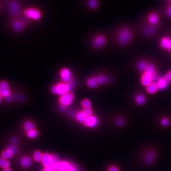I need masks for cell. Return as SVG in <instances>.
<instances>
[{
	"label": "cell",
	"instance_id": "cell-1",
	"mask_svg": "<svg viewBox=\"0 0 171 171\" xmlns=\"http://www.w3.org/2000/svg\"><path fill=\"white\" fill-rule=\"evenodd\" d=\"M75 85V82L74 81V80H72V81L68 83L62 82L53 86L51 88V91L54 95L61 96L67 93L71 92L74 88Z\"/></svg>",
	"mask_w": 171,
	"mask_h": 171
},
{
	"label": "cell",
	"instance_id": "cell-2",
	"mask_svg": "<svg viewBox=\"0 0 171 171\" xmlns=\"http://www.w3.org/2000/svg\"><path fill=\"white\" fill-rule=\"evenodd\" d=\"M132 38L133 33L129 29H122L118 34V42L121 45H127L131 42Z\"/></svg>",
	"mask_w": 171,
	"mask_h": 171
},
{
	"label": "cell",
	"instance_id": "cell-3",
	"mask_svg": "<svg viewBox=\"0 0 171 171\" xmlns=\"http://www.w3.org/2000/svg\"><path fill=\"white\" fill-rule=\"evenodd\" d=\"M7 8L8 13L12 17H17L21 12V4L18 0H9Z\"/></svg>",
	"mask_w": 171,
	"mask_h": 171
},
{
	"label": "cell",
	"instance_id": "cell-4",
	"mask_svg": "<svg viewBox=\"0 0 171 171\" xmlns=\"http://www.w3.org/2000/svg\"><path fill=\"white\" fill-rule=\"evenodd\" d=\"M23 15L26 19L38 21L42 17V12L35 7H29L26 8L23 11Z\"/></svg>",
	"mask_w": 171,
	"mask_h": 171
},
{
	"label": "cell",
	"instance_id": "cell-5",
	"mask_svg": "<svg viewBox=\"0 0 171 171\" xmlns=\"http://www.w3.org/2000/svg\"><path fill=\"white\" fill-rule=\"evenodd\" d=\"M159 78L157 74L153 75L147 72H144L141 78V83L144 86L147 87L152 82H156Z\"/></svg>",
	"mask_w": 171,
	"mask_h": 171
},
{
	"label": "cell",
	"instance_id": "cell-6",
	"mask_svg": "<svg viewBox=\"0 0 171 171\" xmlns=\"http://www.w3.org/2000/svg\"><path fill=\"white\" fill-rule=\"evenodd\" d=\"M157 157V152L155 150H148L143 155V161L146 165L150 166L155 163Z\"/></svg>",
	"mask_w": 171,
	"mask_h": 171
},
{
	"label": "cell",
	"instance_id": "cell-7",
	"mask_svg": "<svg viewBox=\"0 0 171 171\" xmlns=\"http://www.w3.org/2000/svg\"><path fill=\"white\" fill-rule=\"evenodd\" d=\"M74 98V95L71 92H70L60 96L59 103L60 105L68 107L72 104Z\"/></svg>",
	"mask_w": 171,
	"mask_h": 171
},
{
	"label": "cell",
	"instance_id": "cell-8",
	"mask_svg": "<svg viewBox=\"0 0 171 171\" xmlns=\"http://www.w3.org/2000/svg\"><path fill=\"white\" fill-rule=\"evenodd\" d=\"M0 94L4 99L12 94L9 84L6 80L0 81Z\"/></svg>",
	"mask_w": 171,
	"mask_h": 171
},
{
	"label": "cell",
	"instance_id": "cell-9",
	"mask_svg": "<svg viewBox=\"0 0 171 171\" xmlns=\"http://www.w3.org/2000/svg\"><path fill=\"white\" fill-rule=\"evenodd\" d=\"M60 76L62 82L64 83H70L73 80L71 71L68 68H64L60 70Z\"/></svg>",
	"mask_w": 171,
	"mask_h": 171
},
{
	"label": "cell",
	"instance_id": "cell-10",
	"mask_svg": "<svg viewBox=\"0 0 171 171\" xmlns=\"http://www.w3.org/2000/svg\"><path fill=\"white\" fill-rule=\"evenodd\" d=\"M147 19L150 25L155 27L160 21V16L156 12H152L148 15Z\"/></svg>",
	"mask_w": 171,
	"mask_h": 171
},
{
	"label": "cell",
	"instance_id": "cell-11",
	"mask_svg": "<svg viewBox=\"0 0 171 171\" xmlns=\"http://www.w3.org/2000/svg\"><path fill=\"white\" fill-rule=\"evenodd\" d=\"M106 43V38L103 35H98L93 40V46L96 49L101 48Z\"/></svg>",
	"mask_w": 171,
	"mask_h": 171
},
{
	"label": "cell",
	"instance_id": "cell-12",
	"mask_svg": "<svg viewBox=\"0 0 171 171\" xmlns=\"http://www.w3.org/2000/svg\"><path fill=\"white\" fill-rule=\"evenodd\" d=\"M42 162L43 166L45 168L52 166L53 164V159L52 155H51L48 153L43 154Z\"/></svg>",
	"mask_w": 171,
	"mask_h": 171
},
{
	"label": "cell",
	"instance_id": "cell-13",
	"mask_svg": "<svg viewBox=\"0 0 171 171\" xmlns=\"http://www.w3.org/2000/svg\"><path fill=\"white\" fill-rule=\"evenodd\" d=\"M12 29L15 32H20L24 29L25 24L20 19H16L12 23Z\"/></svg>",
	"mask_w": 171,
	"mask_h": 171
},
{
	"label": "cell",
	"instance_id": "cell-14",
	"mask_svg": "<svg viewBox=\"0 0 171 171\" xmlns=\"http://www.w3.org/2000/svg\"><path fill=\"white\" fill-rule=\"evenodd\" d=\"M84 124L88 127H95L98 124V120L96 116H91L87 118Z\"/></svg>",
	"mask_w": 171,
	"mask_h": 171
},
{
	"label": "cell",
	"instance_id": "cell-15",
	"mask_svg": "<svg viewBox=\"0 0 171 171\" xmlns=\"http://www.w3.org/2000/svg\"><path fill=\"white\" fill-rule=\"evenodd\" d=\"M58 171H76V169L68 162L63 161L60 162Z\"/></svg>",
	"mask_w": 171,
	"mask_h": 171
},
{
	"label": "cell",
	"instance_id": "cell-16",
	"mask_svg": "<svg viewBox=\"0 0 171 171\" xmlns=\"http://www.w3.org/2000/svg\"><path fill=\"white\" fill-rule=\"evenodd\" d=\"M169 82L166 79L165 77L159 78L155 83L157 86L158 90H164L168 86Z\"/></svg>",
	"mask_w": 171,
	"mask_h": 171
},
{
	"label": "cell",
	"instance_id": "cell-17",
	"mask_svg": "<svg viewBox=\"0 0 171 171\" xmlns=\"http://www.w3.org/2000/svg\"><path fill=\"white\" fill-rule=\"evenodd\" d=\"M14 154L12 153V151L10 150L8 148L5 149L3 151H1V154H0V157H1L3 158L4 159L9 160L12 159L14 157Z\"/></svg>",
	"mask_w": 171,
	"mask_h": 171
},
{
	"label": "cell",
	"instance_id": "cell-18",
	"mask_svg": "<svg viewBox=\"0 0 171 171\" xmlns=\"http://www.w3.org/2000/svg\"><path fill=\"white\" fill-rule=\"evenodd\" d=\"M31 163H32V162H31V158L27 156L23 157L21 159V166L25 168H27L31 166Z\"/></svg>",
	"mask_w": 171,
	"mask_h": 171
},
{
	"label": "cell",
	"instance_id": "cell-19",
	"mask_svg": "<svg viewBox=\"0 0 171 171\" xmlns=\"http://www.w3.org/2000/svg\"><path fill=\"white\" fill-rule=\"evenodd\" d=\"M87 84L89 88H96L99 85L96 77L89 78L87 80Z\"/></svg>",
	"mask_w": 171,
	"mask_h": 171
},
{
	"label": "cell",
	"instance_id": "cell-20",
	"mask_svg": "<svg viewBox=\"0 0 171 171\" xmlns=\"http://www.w3.org/2000/svg\"><path fill=\"white\" fill-rule=\"evenodd\" d=\"M170 38H162L160 42L161 47L164 50H168L170 45Z\"/></svg>",
	"mask_w": 171,
	"mask_h": 171
},
{
	"label": "cell",
	"instance_id": "cell-21",
	"mask_svg": "<svg viewBox=\"0 0 171 171\" xmlns=\"http://www.w3.org/2000/svg\"><path fill=\"white\" fill-rule=\"evenodd\" d=\"M144 35L148 37L152 36L155 34V27L153 26L149 25L144 28Z\"/></svg>",
	"mask_w": 171,
	"mask_h": 171
},
{
	"label": "cell",
	"instance_id": "cell-22",
	"mask_svg": "<svg viewBox=\"0 0 171 171\" xmlns=\"http://www.w3.org/2000/svg\"><path fill=\"white\" fill-rule=\"evenodd\" d=\"M158 90L157 86L155 82H152L146 87V91L150 94H154L157 92Z\"/></svg>",
	"mask_w": 171,
	"mask_h": 171
},
{
	"label": "cell",
	"instance_id": "cell-23",
	"mask_svg": "<svg viewBox=\"0 0 171 171\" xmlns=\"http://www.w3.org/2000/svg\"><path fill=\"white\" fill-rule=\"evenodd\" d=\"M11 166V163L9 160L4 159L0 157V168L2 169L9 168Z\"/></svg>",
	"mask_w": 171,
	"mask_h": 171
},
{
	"label": "cell",
	"instance_id": "cell-24",
	"mask_svg": "<svg viewBox=\"0 0 171 171\" xmlns=\"http://www.w3.org/2000/svg\"><path fill=\"white\" fill-rule=\"evenodd\" d=\"M135 101L137 104L139 106H142L146 103V97L143 94H137L135 97Z\"/></svg>",
	"mask_w": 171,
	"mask_h": 171
},
{
	"label": "cell",
	"instance_id": "cell-25",
	"mask_svg": "<svg viewBox=\"0 0 171 171\" xmlns=\"http://www.w3.org/2000/svg\"><path fill=\"white\" fill-rule=\"evenodd\" d=\"M76 118L77 120L80 123H84L86 120L87 119L88 116L85 115L83 111L79 112L75 114Z\"/></svg>",
	"mask_w": 171,
	"mask_h": 171
},
{
	"label": "cell",
	"instance_id": "cell-26",
	"mask_svg": "<svg viewBox=\"0 0 171 171\" xmlns=\"http://www.w3.org/2000/svg\"><path fill=\"white\" fill-rule=\"evenodd\" d=\"M96 77V79H97L99 85H103L106 84L109 80L108 78L105 75H98V76Z\"/></svg>",
	"mask_w": 171,
	"mask_h": 171
},
{
	"label": "cell",
	"instance_id": "cell-27",
	"mask_svg": "<svg viewBox=\"0 0 171 171\" xmlns=\"http://www.w3.org/2000/svg\"><path fill=\"white\" fill-rule=\"evenodd\" d=\"M148 65V64H147L146 62H144V61H140L137 63V69L139 70V71L144 73L146 71Z\"/></svg>",
	"mask_w": 171,
	"mask_h": 171
},
{
	"label": "cell",
	"instance_id": "cell-28",
	"mask_svg": "<svg viewBox=\"0 0 171 171\" xmlns=\"http://www.w3.org/2000/svg\"><path fill=\"white\" fill-rule=\"evenodd\" d=\"M23 128L24 130L27 132L28 131L34 129V124L32 122L30 121H27L24 123L23 124Z\"/></svg>",
	"mask_w": 171,
	"mask_h": 171
},
{
	"label": "cell",
	"instance_id": "cell-29",
	"mask_svg": "<svg viewBox=\"0 0 171 171\" xmlns=\"http://www.w3.org/2000/svg\"><path fill=\"white\" fill-rule=\"evenodd\" d=\"M145 72L151 74L153 75H155L157 74V72H156V69H155V66L152 64H150L148 65L147 68H146V70Z\"/></svg>",
	"mask_w": 171,
	"mask_h": 171
},
{
	"label": "cell",
	"instance_id": "cell-30",
	"mask_svg": "<svg viewBox=\"0 0 171 171\" xmlns=\"http://www.w3.org/2000/svg\"><path fill=\"white\" fill-rule=\"evenodd\" d=\"M88 5L91 9H96L98 6V0H88Z\"/></svg>",
	"mask_w": 171,
	"mask_h": 171
},
{
	"label": "cell",
	"instance_id": "cell-31",
	"mask_svg": "<svg viewBox=\"0 0 171 171\" xmlns=\"http://www.w3.org/2000/svg\"><path fill=\"white\" fill-rule=\"evenodd\" d=\"M160 124L163 127H168L171 124V122L168 118H163L161 119Z\"/></svg>",
	"mask_w": 171,
	"mask_h": 171
},
{
	"label": "cell",
	"instance_id": "cell-32",
	"mask_svg": "<svg viewBox=\"0 0 171 171\" xmlns=\"http://www.w3.org/2000/svg\"><path fill=\"white\" fill-rule=\"evenodd\" d=\"M43 155L40 151H36L34 154V160L36 162L42 161Z\"/></svg>",
	"mask_w": 171,
	"mask_h": 171
},
{
	"label": "cell",
	"instance_id": "cell-33",
	"mask_svg": "<svg viewBox=\"0 0 171 171\" xmlns=\"http://www.w3.org/2000/svg\"><path fill=\"white\" fill-rule=\"evenodd\" d=\"M52 157H53V164L52 167H53L55 170H58L59 165L60 163V162L59 161V158L57 157V156L56 155H53Z\"/></svg>",
	"mask_w": 171,
	"mask_h": 171
},
{
	"label": "cell",
	"instance_id": "cell-34",
	"mask_svg": "<svg viewBox=\"0 0 171 171\" xmlns=\"http://www.w3.org/2000/svg\"><path fill=\"white\" fill-rule=\"evenodd\" d=\"M81 105L84 108H91V103L89 99H83L81 102Z\"/></svg>",
	"mask_w": 171,
	"mask_h": 171
},
{
	"label": "cell",
	"instance_id": "cell-35",
	"mask_svg": "<svg viewBox=\"0 0 171 171\" xmlns=\"http://www.w3.org/2000/svg\"><path fill=\"white\" fill-rule=\"evenodd\" d=\"M126 122L123 118H119L116 120V124L119 127H122L126 125Z\"/></svg>",
	"mask_w": 171,
	"mask_h": 171
},
{
	"label": "cell",
	"instance_id": "cell-36",
	"mask_svg": "<svg viewBox=\"0 0 171 171\" xmlns=\"http://www.w3.org/2000/svg\"><path fill=\"white\" fill-rule=\"evenodd\" d=\"M27 135L29 138H34L38 135V132L35 129L31 130L27 132Z\"/></svg>",
	"mask_w": 171,
	"mask_h": 171
},
{
	"label": "cell",
	"instance_id": "cell-37",
	"mask_svg": "<svg viewBox=\"0 0 171 171\" xmlns=\"http://www.w3.org/2000/svg\"><path fill=\"white\" fill-rule=\"evenodd\" d=\"M165 12L168 17L171 19V4L169 3L166 7Z\"/></svg>",
	"mask_w": 171,
	"mask_h": 171
},
{
	"label": "cell",
	"instance_id": "cell-38",
	"mask_svg": "<svg viewBox=\"0 0 171 171\" xmlns=\"http://www.w3.org/2000/svg\"><path fill=\"white\" fill-rule=\"evenodd\" d=\"M7 148L8 149H9L10 150L12 151V153H14L15 155H16V154H17L18 152V149L16 147V146H15L14 144H10L7 146Z\"/></svg>",
	"mask_w": 171,
	"mask_h": 171
},
{
	"label": "cell",
	"instance_id": "cell-39",
	"mask_svg": "<svg viewBox=\"0 0 171 171\" xmlns=\"http://www.w3.org/2000/svg\"><path fill=\"white\" fill-rule=\"evenodd\" d=\"M83 112L88 117L91 116L92 115V111L91 108H84Z\"/></svg>",
	"mask_w": 171,
	"mask_h": 171
},
{
	"label": "cell",
	"instance_id": "cell-40",
	"mask_svg": "<svg viewBox=\"0 0 171 171\" xmlns=\"http://www.w3.org/2000/svg\"><path fill=\"white\" fill-rule=\"evenodd\" d=\"M5 100L6 101L8 102V103H11L14 100V96L13 94H11L10 96H8L7 98H5Z\"/></svg>",
	"mask_w": 171,
	"mask_h": 171
},
{
	"label": "cell",
	"instance_id": "cell-41",
	"mask_svg": "<svg viewBox=\"0 0 171 171\" xmlns=\"http://www.w3.org/2000/svg\"><path fill=\"white\" fill-rule=\"evenodd\" d=\"M164 77L169 82L171 81V71H169L166 74Z\"/></svg>",
	"mask_w": 171,
	"mask_h": 171
},
{
	"label": "cell",
	"instance_id": "cell-42",
	"mask_svg": "<svg viewBox=\"0 0 171 171\" xmlns=\"http://www.w3.org/2000/svg\"><path fill=\"white\" fill-rule=\"evenodd\" d=\"M108 171H119L118 167L116 166H112L110 167L108 169Z\"/></svg>",
	"mask_w": 171,
	"mask_h": 171
},
{
	"label": "cell",
	"instance_id": "cell-43",
	"mask_svg": "<svg viewBox=\"0 0 171 171\" xmlns=\"http://www.w3.org/2000/svg\"><path fill=\"white\" fill-rule=\"evenodd\" d=\"M67 107H65V106H62L60 105L59 106V110L60 111H61L62 112H64L67 109Z\"/></svg>",
	"mask_w": 171,
	"mask_h": 171
},
{
	"label": "cell",
	"instance_id": "cell-44",
	"mask_svg": "<svg viewBox=\"0 0 171 171\" xmlns=\"http://www.w3.org/2000/svg\"><path fill=\"white\" fill-rule=\"evenodd\" d=\"M19 143V140L17 138H14L12 139V144L16 146Z\"/></svg>",
	"mask_w": 171,
	"mask_h": 171
},
{
	"label": "cell",
	"instance_id": "cell-45",
	"mask_svg": "<svg viewBox=\"0 0 171 171\" xmlns=\"http://www.w3.org/2000/svg\"><path fill=\"white\" fill-rule=\"evenodd\" d=\"M55 169L52 166L51 167H46L43 171H55Z\"/></svg>",
	"mask_w": 171,
	"mask_h": 171
},
{
	"label": "cell",
	"instance_id": "cell-46",
	"mask_svg": "<svg viewBox=\"0 0 171 171\" xmlns=\"http://www.w3.org/2000/svg\"><path fill=\"white\" fill-rule=\"evenodd\" d=\"M170 45H169V47L168 49V50L169 51V52H171V37L170 38Z\"/></svg>",
	"mask_w": 171,
	"mask_h": 171
},
{
	"label": "cell",
	"instance_id": "cell-47",
	"mask_svg": "<svg viewBox=\"0 0 171 171\" xmlns=\"http://www.w3.org/2000/svg\"><path fill=\"white\" fill-rule=\"evenodd\" d=\"M3 171H12V170L11 169H10V168H7L5 169H3Z\"/></svg>",
	"mask_w": 171,
	"mask_h": 171
},
{
	"label": "cell",
	"instance_id": "cell-48",
	"mask_svg": "<svg viewBox=\"0 0 171 171\" xmlns=\"http://www.w3.org/2000/svg\"><path fill=\"white\" fill-rule=\"evenodd\" d=\"M2 98H3V96H1V94H0V104H1V100H2Z\"/></svg>",
	"mask_w": 171,
	"mask_h": 171
},
{
	"label": "cell",
	"instance_id": "cell-49",
	"mask_svg": "<svg viewBox=\"0 0 171 171\" xmlns=\"http://www.w3.org/2000/svg\"><path fill=\"white\" fill-rule=\"evenodd\" d=\"M1 9H2V5H1V3L0 1V12H1Z\"/></svg>",
	"mask_w": 171,
	"mask_h": 171
},
{
	"label": "cell",
	"instance_id": "cell-50",
	"mask_svg": "<svg viewBox=\"0 0 171 171\" xmlns=\"http://www.w3.org/2000/svg\"><path fill=\"white\" fill-rule=\"evenodd\" d=\"M168 1H169V3L171 4V0H168Z\"/></svg>",
	"mask_w": 171,
	"mask_h": 171
}]
</instances>
